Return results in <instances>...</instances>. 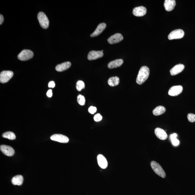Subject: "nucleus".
Returning a JSON list of instances; mask_svg holds the SVG:
<instances>
[{
	"label": "nucleus",
	"mask_w": 195,
	"mask_h": 195,
	"mask_svg": "<svg viewBox=\"0 0 195 195\" xmlns=\"http://www.w3.org/2000/svg\"><path fill=\"white\" fill-rule=\"evenodd\" d=\"M13 75L14 73L12 71H3L0 74V82L1 83H6L12 78Z\"/></svg>",
	"instance_id": "obj_5"
},
{
	"label": "nucleus",
	"mask_w": 195,
	"mask_h": 195,
	"mask_svg": "<svg viewBox=\"0 0 195 195\" xmlns=\"http://www.w3.org/2000/svg\"><path fill=\"white\" fill-rule=\"evenodd\" d=\"M151 166L152 169L157 175L163 178H165L166 177L165 172L159 163L155 161H152L151 163Z\"/></svg>",
	"instance_id": "obj_2"
},
{
	"label": "nucleus",
	"mask_w": 195,
	"mask_h": 195,
	"mask_svg": "<svg viewBox=\"0 0 195 195\" xmlns=\"http://www.w3.org/2000/svg\"><path fill=\"white\" fill-rule=\"evenodd\" d=\"M124 39L123 36L120 33H116L113 35L108 39V42L110 44L118 43L123 40Z\"/></svg>",
	"instance_id": "obj_11"
},
{
	"label": "nucleus",
	"mask_w": 195,
	"mask_h": 195,
	"mask_svg": "<svg viewBox=\"0 0 195 195\" xmlns=\"http://www.w3.org/2000/svg\"><path fill=\"white\" fill-rule=\"evenodd\" d=\"M96 111H97L96 108L95 107H93L92 106L90 107L88 109L89 112L90 114H94L96 113Z\"/></svg>",
	"instance_id": "obj_29"
},
{
	"label": "nucleus",
	"mask_w": 195,
	"mask_h": 195,
	"mask_svg": "<svg viewBox=\"0 0 195 195\" xmlns=\"http://www.w3.org/2000/svg\"><path fill=\"white\" fill-rule=\"evenodd\" d=\"M1 151L4 155L8 156H13L15 154V151L11 147L6 145H1L0 147Z\"/></svg>",
	"instance_id": "obj_8"
},
{
	"label": "nucleus",
	"mask_w": 195,
	"mask_h": 195,
	"mask_svg": "<svg viewBox=\"0 0 195 195\" xmlns=\"http://www.w3.org/2000/svg\"><path fill=\"white\" fill-rule=\"evenodd\" d=\"M34 55L33 52L29 50L22 51L17 56L18 59L21 61H26L33 58Z\"/></svg>",
	"instance_id": "obj_4"
},
{
	"label": "nucleus",
	"mask_w": 195,
	"mask_h": 195,
	"mask_svg": "<svg viewBox=\"0 0 195 195\" xmlns=\"http://www.w3.org/2000/svg\"><path fill=\"white\" fill-rule=\"evenodd\" d=\"M106 26L107 25L105 23L100 24L99 25H98L94 32L90 35V37H94L99 35L105 29Z\"/></svg>",
	"instance_id": "obj_14"
},
{
	"label": "nucleus",
	"mask_w": 195,
	"mask_h": 195,
	"mask_svg": "<svg viewBox=\"0 0 195 195\" xmlns=\"http://www.w3.org/2000/svg\"><path fill=\"white\" fill-rule=\"evenodd\" d=\"M103 56L104 53L101 51H91L88 54V59L89 61H92L102 58Z\"/></svg>",
	"instance_id": "obj_10"
},
{
	"label": "nucleus",
	"mask_w": 195,
	"mask_h": 195,
	"mask_svg": "<svg viewBox=\"0 0 195 195\" xmlns=\"http://www.w3.org/2000/svg\"><path fill=\"white\" fill-rule=\"evenodd\" d=\"M177 137V134H171L170 136L171 142H172L173 145L174 146H177L180 143L179 141L176 139Z\"/></svg>",
	"instance_id": "obj_24"
},
{
	"label": "nucleus",
	"mask_w": 195,
	"mask_h": 195,
	"mask_svg": "<svg viewBox=\"0 0 195 195\" xmlns=\"http://www.w3.org/2000/svg\"><path fill=\"white\" fill-rule=\"evenodd\" d=\"M37 18L41 27L45 29L49 27V20L44 13L42 12H39L37 16Z\"/></svg>",
	"instance_id": "obj_3"
},
{
	"label": "nucleus",
	"mask_w": 195,
	"mask_h": 195,
	"mask_svg": "<svg viewBox=\"0 0 195 195\" xmlns=\"http://www.w3.org/2000/svg\"><path fill=\"white\" fill-rule=\"evenodd\" d=\"M47 96L49 98L52 97L53 96V93H52V90L51 89H50L47 91Z\"/></svg>",
	"instance_id": "obj_31"
},
{
	"label": "nucleus",
	"mask_w": 195,
	"mask_h": 195,
	"mask_svg": "<svg viewBox=\"0 0 195 195\" xmlns=\"http://www.w3.org/2000/svg\"><path fill=\"white\" fill-rule=\"evenodd\" d=\"M150 74V70L147 66H143L141 68L138 74L136 82L139 85L144 83L148 78Z\"/></svg>",
	"instance_id": "obj_1"
},
{
	"label": "nucleus",
	"mask_w": 195,
	"mask_h": 195,
	"mask_svg": "<svg viewBox=\"0 0 195 195\" xmlns=\"http://www.w3.org/2000/svg\"><path fill=\"white\" fill-rule=\"evenodd\" d=\"M147 12V9L143 6H139L133 9V14L135 16L141 17L146 15Z\"/></svg>",
	"instance_id": "obj_12"
},
{
	"label": "nucleus",
	"mask_w": 195,
	"mask_h": 195,
	"mask_svg": "<svg viewBox=\"0 0 195 195\" xmlns=\"http://www.w3.org/2000/svg\"><path fill=\"white\" fill-rule=\"evenodd\" d=\"M97 158L98 164L99 167L104 169L107 168L108 163L105 157L102 154H99L98 155Z\"/></svg>",
	"instance_id": "obj_15"
},
{
	"label": "nucleus",
	"mask_w": 195,
	"mask_h": 195,
	"mask_svg": "<svg viewBox=\"0 0 195 195\" xmlns=\"http://www.w3.org/2000/svg\"><path fill=\"white\" fill-rule=\"evenodd\" d=\"M24 178L23 176L18 175L15 176L12 179L11 182L14 185L20 186L23 183Z\"/></svg>",
	"instance_id": "obj_20"
},
{
	"label": "nucleus",
	"mask_w": 195,
	"mask_h": 195,
	"mask_svg": "<svg viewBox=\"0 0 195 195\" xmlns=\"http://www.w3.org/2000/svg\"><path fill=\"white\" fill-rule=\"evenodd\" d=\"M85 88V85L84 83L82 81H78L77 82L76 85V88L78 91H80L82 89H84Z\"/></svg>",
	"instance_id": "obj_25"
},
{
	"label": "nucleus",
	"mask_w": 195,
	"mask_h": 195,
	"mask_svg": "<svg viewBox=\"0 0 195 195\" xmlns=\"http://www.w3.org/2000/svg\"><path fill=\"white\" fill-rule=\"evenodd\" d=\"M155 134L156 137L161 140H166L168 137L165 131L161 128H156L155 130Z\"/></svg>",
	"instance_id": "obj_13"
},
{
	"label": "nucleus",
	"mask_w": 195,
	"mask_h": 195,
	"mask_svg": "<svg viewBox=\"0 0 195 195\" xmlns=\"http://www.w3.org/2000/svg\"><path fill=\"white\" fill-rule=\"evenodd\" d=\"M120 79L118 77H112L108 81V84L111 86L114 87L118 85L119 83Z\"/></svg>",
	"instance_id": "obj_21"
},
{
	"label": "nucleus",
	"mask_w": 195,
	"mask_h": 195,
	"mask_svg": "<svg viewBox=\"0 0 195 195\" xmlns=\"http://www.w3.org/2000/svg\"><path fill=\"white\" fill-rule=\"evenodd\" d=\"M102 119V116L99 114H96L94 117V119L96 122L101 121Z\"/></svg>",
	"instance_id": "obj_28"
},
{
	"label": "nucleus",
	"mask_w": 195,
	"mask_h": 195,
	"mask_svg": "<svg viewBox=\"0 0 195 195\" xmlns=\"http://www.w3.org/2000/svg\"><path fill=\"white\" fill-rule=\"evenodd\" d=\"M77 102L81 106L85 105V99L84 96L82 95H79L77 96Z\"/></svg>",
	"instance_id": "obj_26"
},
{
	"label": "nucleus",
	"mask_w": 195,
	"mask_h": 195,
	"mask_svg": "<svg viewBox=\"0 0 195 195\" xmlns=\"http://www.w3.org/2000/svg\"><path fill=\"white\" fill-rule=\"evenodd\" d=\"M52 140L62 143H67L69 142V138L66 136L61 134H55L50 137Z\"/></svg>",
	"instance_id": "obj_7"
},
{
	"label": "nucleus",
	"mask_w": 195,
	"mask_h": 195,
	"mask_svg": "<svg viewBox=\"0 0 195 195\" xmlns=\"http://www.w3.org/2000/svg\"><path fill=\"white\" fill-rule=\"evenodd\" d=\"M189 121L191 123L195 122V114H189L187 116Z\"/></svg>",
	"instance_id": "obj_27"
},
{
	"label": "nucleus",
	"mask_w": 195,
	"mask_h": 195,
	"mask_svg": "<svg viewBox=\"0 0 195 195\" xmlns=\"http://www.w3.org/2000/svg\"><path fill=\"white\" fill-rule=\"evenodd\" d=\"M4 21V17L1 14V16H0V24H2L3 22Z\"/></svg>",
	"instance_id": "obj_32"
},
{
	"label": "nucleus",
	"mask_w": 195,
	"mask_h": 195,
	"mask_svg": "<svg viewBox=\"0 0 195 195\" xmlns=\"http://www.w3.org/2000/svg\"><path fill=\"white\" fill-rule=\"evenodd\" d=\"M176 5L175 0H165L164 6L166 10L167 11H171L173 10Z\"/></svg>",
	"instance_id": "obj_17"
},
{
	"label": "nucleus",
	"mask_w": 195,
	"mask_h": 195,
	"mask_svg": "<svg viewBox=\"0 0 195 195\" xmlns=\"http://www.w3.org/2000/svg\"><path fill=\"white\" fill-rule=\"evenodd\" d=\"M2 137L4 138L9 139L10 140H14L16 139L15 134L11 131H7V132L4 133L2 135Z\"/></svg>",
	"instance_id": "obj_23"
},
{
	"label": "nucleus",
	"mask_w": 195,
	"mask_h": 195,
	"mask_svg": "<svg viewBox=\"0 0 195 195\" xmlns=\"http://www.w3.org/2000/svg\"><path fill=\"white\" fill-rule=\"evenodd\" d=\"M165 108L162 106H158L153 110V113L155 116H159L161 115L166 112Z\"/></svg>",
	"instance_id": "obj_22"
},
{
	"label": "nucleus",
	"mask_w": 195,
	"mask_h": 195,
	"mask_svg": "<svg viewBox=\"0 0 195 195\" xmlns=\"http://www.w3.org/2000/svg\"><path fill=\"white\" fill-rule=\"evenodd\" d=\"M183 90V88L181 86H175L171 87L169 89V94L171 96H176L180 94Z\"/></svg>",
	"instance_id": "obj_9"
},
{
	"label": "nucleus",
	"mask_w": 195,
	"mask_h": 195,
	"mask_svg": "<svg viewBox=\"0 0 195 195\" xmlns=\"http://www.w3.org/2000/svg\"><path fill=\"white\" fill-rule=\"evenodd\" d=\"M71 66V62L69 61L57 65L55 69L58 72H62L69 69Z\"/></svg>",
	"instance_id": "obj_18"
},
{
	"label": "nucleus",
	"mask_w": 195,
	"mask_h": 195,
	"mask_svg": "<svg viewBox=\"0 0 195 195\" xmlns=\"http://www.w3.org/2000/svg\"><path fill=\"white\" fill-rule=\"evenodd\" d=\"M184 35V32L183 30L179 29L174 30L170 33L168 36L169 40L182 39Z\"/></svg>",
	"instance_id": "obj_6"
},
{
	"label": "nucleus",
	"mask_w": 195,
	"mask_h": 195,
	"mask_svg": "<svg viewBox=\"0 0 195 195\" xmlns=\"http://www.w3.org/2000/svg\"><path fill=\"white\" fill-rule=\"evenodd\" d=\"M185 66L183 64H179L176 65L170 70V74L172 76H175L180 74L184 69Z\"/></svg>",
	"instance_id": "obj_16"
},
{
	"label": "nucleus",
	"mask_w": 195,
	"mask_h": 195,
	"mask_svg": "<svg viewBox=\"0 0 195 195\" xmlns=\"http://www.w3.org/2000/svg\"><path fill=\"white\" fill-rule=\"evenodd\" d=\"M48 86L49 88H54L55 86V84L54 82L53 81H51L49 82V84Z\"/></svg>",
	"instance_id": "obj_30"
},
{
	"label": "nucleus",
	"mask_w": 195,
	"mask_h": 195,
	"mask_svg": "<svg viewBox=\"0 0 195 195\" xmlns=\"http://www.w3.org/2000/svg\"><path fill=\"white\" fill-rule=\"evenodd\" d=\"M124 61L121 59H118L110 62L108 65V67L109 69H113L114 68L120 67L123 64Z\"/></svg>",
	"instance_id": "obj_19"
}]
</instances>
